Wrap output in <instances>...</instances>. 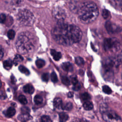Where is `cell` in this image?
Masks as SVG:
<instances>
[{
	"label": "cell",
	"mask_w": 122,
	"mask_h": 122,
	"mask_svg": "<svg viewBox=\"0 0 122 122\" xmlns=\"http://www.w3.org/2000/svg\"><path fill=\"white\" fill-rule=\"evenodd\" d=\"M82 35L81 29L77 26L59 21L51 30V36L59 44L68 46L80 41Z\"/></svg>",
	"instance_id": "obj_1"
},
{
	"label": "cell",
	"mask_w": 122,
	"mask_h": 122,
	"mask_svg": "<svg viewBox=\"0 0 122 122\" xmlns=\"http://www.w3.org/2000/svg\"><path fill=\"white\" fill-rule=\"evenodd\" d=\"M77 13L80 20L84 24L93 22L98 17L99 10L96 4L91 1L82 3L78 8Z\"/></svg>",
	"instance_id": "obj_2"
},
{
	"label": "cell",
	"mask_w": 122,
	"mask_h": 122,
	"mask_svg": "<svg viewBox=\"0 0 122 122\" xmlns=\"http://www.w3.org/2000/svg\"><path fill=\"white\" fill-rule=\"evenodd\" d=\"M35 38L29 32H23L20 34L16 42L18 51L22 54H25L33 50L35 46Z\"/></svg>",
	"instance_id": "obj_3"
},
{
	"label": "cell",
	"mask_w": 122,
	"mask_h": 122,
	"mask_svg": "<svg viewBox=\"0 0 122 122\" xmlns=\"http://www.w3.org/2000/svg\"><path fill=\"white\" fill-rule=\"evenodd\" d=\"M34 16L30 10L23 9L20 10L17 14V19L22 25L30 26L32 25L34 21Z\"/></svg>",
	"instance_id": "obj_4"
},
{
	"label": "cell",
	"mask_w": 122,
	"mask_h": 122,
	"mask_svg": "<svg viewBox=\"0 0 122 122\" xmlns=\"http://www.w3.org/2000/svg\"><path fill=\"white\" fill-rule=\"evenodd\" d=\"M103 47L105 51L113 52L118 51L121 50V45L117 39L110 38L105 39L104 41Z\"/></svg>",
	"instance_id": "obj_5"
},
{
	"label": "cell",
	"mask_w": 122,
	"mask_h": 122,
	"mask_svg": "<svg viewBox=\"0 0 122 122\" xmlns=\"http://www.w3.org/2000/svg\"><path fill=\"white\" fill-rule=\"evenodd\" d=\"M102 113V118L106 122H122L120 116L113 111L106 110Z\"/></svg>",
	"instance_id": "obj_6"
},
{
	"label": "cell",
	"mask_w": 122,
	"mask_h": 122,
	"mask_svg": "<svg viewBox=\"0 0 122 122\" xmlns=\"http://www.w3.org/2000/svg\"><path fill=\"white\" fill-rule=\"evenodd\" d=\"M53 17L58 20L59 21H63L66 17L65 10L61 8L57 7L55 8L52 10Z\"/></svg>",
	"instance_id": "obj_7"
},
{
	"label": "cell",
	"mask_w": 122,
	"mask_h": 122,
	"mask_svg": "<svg viewBox=\"0 0 122 122\" xmlns=\"http://www.w3.org/2000/svg\"><path fill=\"white\" fill-rule=\"evenodd\" d=\"M105 26L108 32L110 34L117 33L121 31V28L120 26L110 21H106Z\"/></svg>",
	"instance_id": "obj_8"
},
{
	"label": "cell",
	"mask_w": 122,
	"mask_h": 122,
	"mask_svg": "<svg viewBox=\"0 0 122 122\" xmlns=\"http://www.w3.org/2000/svg\"><path fill=\"white\" fill-rule=\"evenodd\" d=\"M62 69L66 71H73V66L72 64L69 62H63L61 65Z\"/></svg>",
	"instance_id": "obj_9"
},
{
	"label": "cell",
	"mask_w": 122,
	"mask_h": 122,
	"mask_svg": "<svg viewBox=\"0 0 122 122\" xmlns=\"http://www.w3.org/2000/svg\"><path fill=\"white\" fill-rule=\"evenodd\" d=\"M23 90L25 92L30 94H32L34 92V88L30 84H27L25 85L23 87Z\"/></svg>",
	"instance_id": "obj_10"
},
{
	"label": "cell",
	"mask_w": 122,
	"mask_h": 122,
	"mask_svg": "<svg viewBox=\"0 0 122 122\" xmlns=\"http://www.w3.org/2000/svg\"><path fill=\"white\" fill-rule=\"evenodd\" d=\"M51 54L55 61H59L61 57V53L53 49L51 50Z\"/></svg>",
	"instance_id": "obj_11"
},
{
	"label": "cell",
	"mask_w": 122,
	"mask_h": 122,
	"mask_svg": "<svg viewBox=\"0 0 122 122\" xmlns=\"http://www.w3.org/2000/svg\"><path fill=\"white\" fill-rule=\"evenodd\" d=\"M62 104V100L59 97L55 98L53 100V105L55 108L61 109V106Z\"/></svg>",
	"instance_id": "obj_12"
},
{
	"label": "cell",
	"mask_w": 122,
	"mask_h": 122,
	"mask_svg": "<svg viewBox=\"0 0 122 122\" xmlns=\"http://www.w3.org/2000/svg\"><path fill=\"white\" fill-rule=\"evenodd\" d=\"M31 118V116L29 114V113H22L19 115L18 119L23 122H25L28 121Z\"/></svg>",
	"instance_id": "obj_13"
},
{
	"label": "cell",
	"mask_w": 122,
	"mask_h": 122,
	"mask_svg": "<svg viewBox=\"0 0 122 122\" xmlns=\"http://www.w3.org/2000/svg\"><path fill=\"white\" fill-rule=\"evenodd\" d=\"M16 113V110L13 107L9 108L6 112V115L8 117H12Z\"/></svg>",
	"instance_id": "obj_14"
},
{
	"label": "cell",
	"mask_w": 122,
	"mask_h": 122,
	"mask_svg": "<svg viewBox=\"0 0 122 122\" xmlns=\"http://www.w3.org/2000/svg\"><path fill=\"white\" fill-rule=\"evenodd\" d=\"M12 64H13V62L10 59H8L3 61L4 68L6 70L10 69L11 68Z\"/></svg>",
	"instance_id": "obj_15"
},
{
	"label": "cell",
	"mask_w": 122,
	"mask_h": 122,
	"mask_svg": "<svg viewBox=\"0 0 122 122\" xmlns=\"http://www.w3.org/2000/svg\"><path fill=\"white\" fill-rule=\"evenodd\" d=\"M59 116L60 122H65L69 118V116L65 112H60Z\"/></svg>",
	"instance_id": "obj_16"
},
{
	"label": "cell",
	"mask_w": 122,
	"mask_h": 122,
	"mask_svg": "<svg viewBox=\"0 0 122 122\" xmlns=\"http://www.w3.org/2000/svg\"><path fill=\"white\" fill-rule=\"evenodd\" d=\"M83 107L86 110H91L93 109V105L92 102L86 101L83 103Z\"/></svg>",
	"instance_id": "obj_17"
},
{
	"label": "cell",
	"mask_w": 122,
	"mask_h": 122,
	"mask_svg": "<svg viewBox=\"0 0 122 122\" xmlns=\"http://www.w3.org/2000/svg\"><path fill=\"white\" fill-rule=\"evenodd\" d=\"M61 109L66 111H70L72 109V104L71 102H68L64 104H62Z\"/></svg>",
	"instance_id": "obj_18"
},
{
	"label": "cell",
	"mask_w": 122,
	"mask_h": 122,
	"mask_svg": "<svg viewBox=\"0 0 122 122\" xmlns=\"http://www.w3.org/2000/svg\"><path fill=\"white\" fill-rule=\"evenodd\" d=\"M23 60V57L21 55L17 54L15 56L13 62L15 65H17L19 62L22 61Z\"/></svg>",
	"instance_id": "obj_19"
},
{
	"label": "cell",
	"mask_w": 122,
	"mask_h": 122,
	"mask_svg": "<svg viewBox=\"0 0 122 122\" xmlns=\"http://www.w3.org/2000/svg\"><path fill=\"white\" fill-rule=\"evenodd\" d=\"M35 63H36V66L38 68H41L45 65V62L43 60L38 59L36 61Z\"/></svg>",
	"instance_id": "obj_20"
},
{
	"label": "cell",
	"mask_w": 122,
	"mask_h": 122,
	"mask_svg": "<svg viewBox=\"0 0 122 122\" xmlns=\"http://www.w3.org/2000/svg\"><path fill=\"white\" fill-rule=\"evenodd\" d=\"M34 101L36 104H38V105L40 104L42 102V101H43L42 97L39 95H36L34 97Z\"/></svg>",
	"instance_id": "obj_21"
},
{
	"label": "cell",
	"mask_w": 122,
	"mask_h": 122,
	"mask_svg": "<svg viewBox=\"0 0 122 122\" xmlns=\"http://www.w3.org/2000/svg\"><path fill=\"white\" fill-rule=\"evenodd\" d=\"M19 70L21 72H22L24 74H25L26 75H29L30 74V71H29V70L28 69H27L24 66L20 65L19 67Z\"/></svg>",
	"instance_id": "obj_22"
},
{
	"label": "cell",
	"mask_w": 122,
	"mask_h": 122,
	"mask_svg": "<svg viewBox=\"0 0 122 122\" xmlns=\"http://www.w3.org/2000/svg\"><path fill=\"white\" fill-rule=\"evenodd\" d=\"M75 63L78 65H81L84 63V61L83 59L80 56L75 57Z\"/></svg>",
	"instance_id": "obj_23"
},
{
	"label": "cell",
	"mask_w": 122,
	"mask_h": 122,
	"mask_svg": "<svg viewBox=\"0 0 122 122\" xmlns=\"http://www.w3.org/2000/svg\"><path fill=\"white\" fill-rule=\"evenodd\" d=\"M18 100H19V101L22 104H23V105L26 104L27 103V102H28L27 100V99L26 98V97H25L24 95H20V96H19Z\"/></svg>",
	"instance_id": "obj_24"
},
{
	"label": "cell",
	"mask_w": 122,
	"mask_h": 122,
	"mask_svg": "<svg viewBox=\"0 0 122 122\" xmlns=\"http://www.w3.org/2000/svg\"><path fill=\"white\" fill-rule=\"evenodd\" d=\"M15 35V32L13 30H10L7 33V36L8 38L10 40H12L14 39Z\"/></svg>",
	"instance_id": "obj_25"
},
{
	"label": "cell",
	"mask_w": 122,
	"mask_h": 122,
	"mask_svg": "<svg viewBox=\"0 0 122 122\" xmlns=\"http://www.w3.org/2000/svg\"><path fill=\"white\" fill-rule=\"evenodd\" d=\"M61 81H62V82L66 85H69L70 84L71 81L69 79V78L66 76H61Z\"/></svg>",
	"instance_id": "obj_26"
},
{
	"label": "cell",
	"mask_w": 122,
	"mask_h": 122,
	"mask_svg": "<svg viewBox=\"0 0 122 122\" xmlns=\"http://www.w3.org/2000/svg\"><path fill=\"white\" fill-rule=\"evenodd\" d=\"M102 91L103 92L108 94H110L112 92V91L111 89L107 85H104L102 87Z\"/></svg>",
	"instance_id": "obj_27"
},
{
	"label": "cell",
	"mask_w": 122,
	"mask_h": 122,
	"mask_svg": "<svg viewBox=\"0 0 122 122\" xmlns=\"http://www.w3.org/2000/svg\"><path fill=\"white\" fill-rule=\"evenodd\" d=\"M51 80L52 82L55 83L58 81V77L56 73L54 71H52L51 74Z\"/></svg>",
	"instance_id": "obj_28"
},
{
	"label": "cell",
	"mask_w": 122,
	"mask_h": 122,
	"mask_svg": "<svg viewBox=\"0 0 122 122\" xmlns=\"http://www.w3.org/2000/svg\"><path fill=\"white\" fill-rule=\"evenodd\" d=\"M81 97L83 101H88L91 99V96L90 94L87 92H84L82 93L81 95Z\"/></svg>",
	"instance_id": "obj_29"
},
{
	"label": "cell",
	"mask_w": 122,
	"mask_h": 122,
	"mask_svg": "<svg viewBox=\"0 0 122 122\" xmlns=\"http://www.w3.org/2000/svg\"><path fill=\"white\" fill-rule=\"evenodd\" d=\"M41 122H52V121L49 116L43 115L41 118Z\"/></svg>",
	"instance_id": "obj_30"
},
{
	"label": "cell",
	"mask_w": 122,
	"mask_h": 122,
	"mask_svg": "<svg viewBox=\"0 0 122 122\" xmlns=\"http://www.w3.org/2000/svg\"><path fill=\"white\" fill-rule=\"evenodd\" d=\"M102 16L104 19H107L110 16L109 11L106 9H103L102 11Z\"/></svg>",
	"instance_id": "obj_31"
},
{
	"label": "cell",
	"mask_w": 122,
	"mask_h": 122,
	"mask_svg": "<svg viewBox=\"0 0 122 122\" xmlns=\"http://www.w3.org/2000/svg\"><path fill=\"white\" fill-rule=\"evenodd\" d=\"M21 112L22 113H29L30 112V109L26 106H24L21 107Z\"/></svg>",
	"instance_id": "obj_32"
},
{
	"label": "cell",
	"mask_w": 122,
	"mask_h": 122,
	"mask_svg": "<svg viewBox=\"0 0 122 122\" xmlns=\"http://www.w3.org/2000/svg\"><path fill=\"white\" fill-rule=\"evenodd\" d=\"M6 20V15L4 13H1L0 14V23H4Z\"/></svg>",
	"instance_id": "obj_33"
},
{
	"label": "cell",
	"mask_w": 122,
	"mask_h": 122,
	"mask_svg": "<svg viewBox=\"0 0 122 122\" xmlns=\"http://www.w3.org/2000/svg\"><path fill=\"white\" fill-rule=\"evenodd\" d=\"M41 77H42V79L43 81L47 82L48 81L49 78V74L48 73H44L42 74Z\"/></svg>",
	"instance_id": "obj_34"
},
{
	"label": "cell",
	"mask_w": 122,
	"mask_h": 122,
	"mask_svg": "<svg viewBox=\"0 0 122 122\" xmlns=\"http://www.w3.org/2000/svg\"><path fill=\"white\" fill-rule=\"evenodd\" d=\"M81 86L80 84L79 83H77L75 85H74V86L72 88L74 91H79L81 89Z\"/></svg>",
	"instance_id": "obj_35"
},
{
	"label": "cell",
	"mask_w": 122,
	"mask_h": 122,
	"mask_svg": "<svg viewBox=\"0 0 122 122\" xmlns=\"http://www.w3.org/2000/svg\"><path fill=\"white\" fill-rule=\"evenodd\" d=\"M71 83H72V84L74 85H75L76 84H77V83H78V80L76 78V77H72L71 79Z\"/></svg>",
	"instance_id": "obj_36"
},
{
	"label": "cell",
	"mask_w": 122,
	"mask_h": 122,
	"mask_svg": "<svg viewBox=\"0 0 122 122\" xmlns=\"http://www.w3.org/2000/svg\"><path fill=\"white\" fill-rule=\"evenodd\" d=\"M3 54H4L3 49L2 47V46L0 45V60L3 57Z\"/></svg>",
	"instance_id": "obj_37"
},
{
	"label": "cell",
	"mask_w": 122,
	"mask_h": 122,
	"mask_svg": "<svg viewBox=\"0 0 122 122\" xmlns=\"http://www.w3.org/2000/svg\"><path fill=\"white\" fill-rule=\"evenodd\" d=\"M10 80H11V82L12 84H14L15 83L16 81V80L15 78V77L13 75H11V77H10Z\"/></svg>",
	"instance_id": "obj_38"
},
{
	"label": "cell",
	"mask_w": 122,
	"mask_h": 122,
	"mask_svg": "<svg viewBox=\"0 0 122 122\" xmlns=\"http://www.w3.org/2000/svg\"><path fill=\"white\" fill-rule=\"evenodd\" d=\"M67 96L69 98H71L73 97V93L72 92H70L68 93L67 94Z\"/></svg>",
	"instance_id": "obj_39"
},
{
	"label": "cell",
	"mask_w": 122,
	"mask_h": 122,
	"mask_svg": "<svg viewBox=\"0 0 122 122\" xmlns=\"http://www.w3.org/2000/svg\"><path fill=\"white\" fill-rule=\"evenodd\" d=\"M1 81H0V88H1Z\"/></svg>",
	"instance_id": "obj_40"
}]
</instances>
